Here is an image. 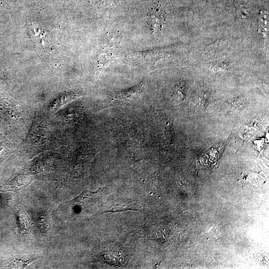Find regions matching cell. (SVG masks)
<instances>
[{
    "label": "cell",
    "instance_id": "1",
    "mask_svg": "<svg viewBox=\"0 0 269 269\" xmlns=\"http://www.w3.org/2000/svg\"><path fill=\"white\" fill-rule=\"evenodd\" d=\"M105 44L102 47L103 52L101 53L104 55V60L106 64L110 63L117 54L120 43L119 34H111L106 36Z\"/></svg>",
    "mask_w": 269,
    "mask_h": 269
},
{
    "label": "cell",
    "instance_id": "2",
    "mask_svg": "<svg viewBox=\"0 0 269 269\" xmlns=\"http://www.w3.org/2000/svg\"><path fill=\"white\" fill-rule=\"evenodd\" d=\"M163 11L159 8H153L148 12L147 24L151 33H156L161 30L165 23Z\"/></svg>",
    "mask_w": 269,
    "mask_h": 269
},
{
    "label": "cell",
    "instance_id": "3",
    "mask_svg": "<svg viewBox=\"0 0 269 269\" xmlns=\"http://www.w3.org/2000/svg\"><path fill=\"white\" fill-rule=\"evenodd\" d=\"M142 86L137 85L129 89L114 93V97L119 99H129L138 96L142 92Z\"/></svg>",
    "mask_w": 269,
    "mask_h": 269
},
{
    "label": "cell",
    "instance_id": "4",
    "mask_svg": "<svg viewBox=\"0 0 269 269\" xmlns=\"http://www.w3.org/2000/svg\"><path fill=\"white\" fill-rule=\"evenodd\" d=\"M13 210L15 212L19 228L22 232H25L28 230L30 226L29 221L26 214L24 211L18 208H14Z\"/></svg>",
    "mask_w": 269,
    "mask_h": 269
},
{
    "label": "cell",
    "instance_id": "5",
    "mask_svg": "<svg viewBox=\"0 0 269 269\" xmlns=\"http://www.w3.org/2000/svg\"><path fill=\"white\" fill-rule=\"evenodd\" d=\"M40 258L41 257L32 255L24 256L13 260L10 267L15 269H24Z\"/></svg>",
    "mask_w": 269,
    "mask_h": 269
},
{
    "label": "cell",
    "instance_id": "6",
    "mask_svg": "<svg viewBox=\"0 0 269 269\" xmlns=\"http://www.w3.org/2000/svg\"><path fill=\"white\" fill-rule=\"evenodd\" d=\"M185 93V87L183 84H179L176 86L174 89L173 94L179 97V99H182L183 98Z\"/></svg>",
    "mask_w": 269,
    "mask_h": 269
},
{
    "label": "cell",
    "instance_id": "7",
    "mask_svg": "<svg viewBox=\"0 0 269 269\" xmlns=\"http://www.w3.org/2000/svg\"><path fill=\"white\" fill-rule=\"evenodd\" d=\"M119 0H104V3L107 4H110L118 1Z\"/></svg>",
    "mask_w": 269,
    "mask_h": 269
}]
</instances>
